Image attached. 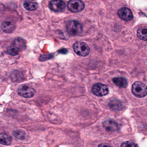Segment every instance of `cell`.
Here are the masks:
<instances>
[{
	"label": "cell",
	"instance_id": "obj_23",
	"mask_svg": "<svg viewBox=\"0 0 147 147\" xmlns=\"http://www.w3.org/2000/svg\"><path fill=\"white\" fill-rule=\"evenodd\" d=\"M67 49H61L60 50L58 51V52L60 53H61V54H66V53L67 52Z\"/></svg>",
	"mask_w": 147,
	"mask_h": 147
},
{
	"label": "cell",
	"instance_id": "obj_20",
	"mask_svg": "<svg viewBox=\"0 0 147 147\" xmlns=\"http://www.w3.org/2000/svg\"><path fill=\"white\" fill-rule=\"evenodd\" d=\"M54 57V55L52 54L48 55H41L39 57V60L40 61L44 62L52 59Z\"/></svg>",
	"mask_w": 147,
	"mask_h": 147
},
{
	"label": "cell",
	"instance_id": "obj_5",
	"mask_svg": "<svg viewBox=\"0 0 147 147\" xmlns=\"http://www.w3.org/2000/svg\"><path fill=\"white\" fill-rule=\"evenodd\" d=\"M18 93L20 96L25 98H31L35 95L36 91L34 88L27 85L20 86L18 90Z\"/></svg>",
	"mask_w": 147,
	"mask_h": 147
},
{
	"label": "cell",
	"instance_id": "obj_15",
	"mask_svg": "<svg viewBox=\"0 0 147 147\" xmlns=\"http://www.w3.org/2000/svg\"><path fill=\"white\" fill-rule=\"evenodd\" d=\"M23 5L26 9L30 11H35L38 7V5L36 2L31 1H24Z\"/></svg>",
	"mask_w": 147,
	"mask_h": 147
},
{
	"label": "cell",
	"instance_id": "obj_14",
	"mask_svg": "<svg viewBox=\"0 0 147 147\" xmlns=\"http://www.w3.org/2000/svg\"><path fill=\"white\" fill-rule=\"evenodd\" d=\"M12 142V138L8 134L5 133L0 134V144L5 146L10 145Z\"/></svg>",
	"mask_w": 147,
	"mask_h": 147
},
{
	"label": "cell",
	"instance_id": "obj_8",
	"mask_svg": "<svg viewBox=\"0 0 147 147\" xmlns=\"http://www.w3.org/2000/svg\"><path fill=\"white\" fill-rule=\"evenodd\" d=\"M102 124L105 129L108 132H114L119 128L117 123L112 119H106L103 122Z\"/></svg>",
	"mask_w": 147,
	"mask_h": 147
},
{
	"label": "cell",
	"instance_id": "obj_2",
	"mask_svg": "<svg viewBox=\"0 0 147 147\" xmlns=\"http://www.w3.org/2000/svg\"><path fill=\"white\" fill-rule=\"evenodd\" d=\"M147 86L141 82H136L132 85L131 92L138 98H143L147 94Z\"/></svg>",
	"mask_w": 147,
	"mask_h": 147
},
{
	"label": "cell",
	"instance_id": "obj_3",
	"mask_svg": "<svg viewBox=\"0 0 147 147\" xmlns=\"http://www.w3.org/2000/svg\"><path fill=\"white\" fill-rule=\"evenodd\" d=\"M73 49L77 55L82 57L88 55L90 51L89 47L83 42H77L75 43L73 45Z\"/></svg>",
	"mask_w": 147,
	"mask_h": 147
},
{
	"label": "cell",
	"instance_id": "obj_9",
	"mask_svg": "<svg viewBox=\"0 0 147 147\" xmlns=\"http://www.w3.org/2000/svg\"><path fill=\"white\" fill-rule=\"evenodd\" d=\"M118 14L120 18L125 21H130L133 19L132 12L127 7H123L118 12Z\"/></svg>",
	"mask_w": 147,
	"mask_h": 147
},
{
	"label": "cell",
	"instance_id": "obj_17",
	"mask_svg": "<svg viewBox=\"0 0 147 147\" xmlns=\"http://www.w3.org/2000/svg\"><path fill=\"white\" fill-rule=\"evenodd\" d=\"M24 75L21 72L18 71H14L11 76V78L13 82H21L24 80Z\"/></svg>",
	"mask_w": 147,
	"mask_h": 147
},
{
	"label": "cell",
	"instance_id": "obj_12",
	"mask_svg": "<svg viewBox=\"0 0 147 147\" xmlns=\"http://www.w3.org/2000/svg\"><path fill=\"white\" fill-rule=\"evenodd\" d=\"M110 108L113 111H119L123 108V104L119 100H112L108 104Z\"/></svg>",
	"mask_w": 147,
	"mask_h": 147
},
{
	"label": "cell",
	"instance_id": "obj_16",
	"mask_svg": "<svg viewBox=\"0 0 147 147\" xmlns=\"http://www.w3.org/2000/svg\"><path fill=\"white\" fill-rule=\"evenodd\" d=\"M137 36L139 39L144 41L147 40V27L140 28L137 31Z\"/></svg>",
	"mask_w": 147,
	"mask_h": 147
},
{
	"label": "cell",
	"instance_id": "obj_4",
	"mask_svg": "<svg viewBox=\"0 0 147 147\" xmlns=\"http://www.w3.org/2000/svg\"><path fill=\"white\" fill-rule=\"evenodd\" d=\"M92 92L98 97H103L107 95L109 93V88L106 85L101 83H97L93 86Z\"/></svg>",
	"mask_w": 147,
	"mask_h": 147
},
{
	"label": "cell",
	"instance_id": "obj_10",
	"mask_svg": "<svg viewBox=\"0 0 147 147\" xmlns=\"http://www.w3.org/2000/svg\"><path fill=\"white\" fill-rule=\"evenodd\" d=\"M15 24L13 21L6 20L1 24V28L3 31L6 33L10 34L12 33L15 30Z\"/></svg>",
	"mask_w": 147,
	"mask_h": 147
},
{
	"label": "cell",
	"instance_id": "obj_19",
	"mask_svg": "<svg viewBox=\"0 0 147 147\" xmlns=\"http://www.w3.org/2000/svg\"><path fill=\"white\" fill-rule=\"evenodd\" d=\"M19 51L14 47L11 45L7 49V53L12 56H16L19 54Z\"/></svg>",
	"mask_w": 147,
	"mask_h": 147
},
{
	"label": "cell",
	"instance_id": "obj_1",
	"mask_svg": "<svg viewBox=\"0 0 147 147\" xmlns=\"http://www.w3.org/2000/svg\"><path fill=\"white\" fill-rule=\"evenodd\" d=\"M66 29L68 33L73 36L80 35L83 31L82 26L76 20H70L68 22Z\"/></svg>",
	"mask_w": 147,
	"mask_h": 147
},
{
	"label": "cell",
	"instance_id": "obj_22",
	"mask_svg": "<svg viewBox=\"0 0 147 147\" xmlns=\"http://www.w3.org/2000/svg\"><path fill=\"white\" fill-rule=\"evenodd\" d=\"M98 147H112L110 144L106 143H102L99 144Z\"/></svg>",
	"mask_w": 147,
	"mask_h": 147
},
{
	"label": "cell",
	"instance_id": "obj_13",
	"mask_svg": "<svg viewBox=\"0 0 147 147\" xmlns=\"http://www.w3.org/2000/svg\"><path fill=\"white\" fill-rule=\"evenodd\" d=\"M112 80L116 86L120 88H125L128 84L127 80L124 77H115Z\"/></svg>",
	"mask_w": 147,
	"mask_h": 147
},
{
	"label": "cell",
	"instance_id": "obj_18",
	"mask_svg": "<svg viewBox=\"0 0 147 147\" xmlns=\"http://www.w3.org/2000/svg\"><path fill=\"white\" fill-rule=\"evenodd\" d=\"M13 135L16 138L19 140H24L26 138V137L25 132H24L23 131L20 130L14 131Z\"/></svg>",
	"mask_w": 147,
	"mask_h": 147
},
{
	"label": "cell",
	"instance_id": "obj_11",
	"mask_svg": "<svg viewBox=\"0 0 147 147\" xmlns=\"http://www.w3.org/2000/svg\"><path fill=\"white\" fill-rule=\"evenodd\" d=\"M11 45L18 50L19 52L23 51L26 48V42L20 38H18L14 39Z\"/></svg>",
	"mask_w": 147,
	"mask_h": 147
},
{
	"label": "cell",
	"instance_id": "obj_6",
	"mask_svg": "<svg viewBox=\"0 0 147 147\" xmlns=\"http://www.w3.org/2000/svg\"><path fill=\"white\" fill-rule=\"evenodd\" d=\"M69 10L73 13L79 12L84 10L85 4L83 1L80 0H71L69 1L67 5Z\"/></svg>",
	"mask_w": 147,
	"mask_h": 147
},
{
	"label": "cell",
	"instance_id": "obj_7",
	"mask_svg": "<svg viewBox=\"0 0 147 147\" xmlns=\"http://www.w3.org/2000/svg\"><path fill=\"white\" fill-rule=\"evenodd\" d=\"M49 7L51 10L55 12H61L65 10L66 4L62 1H52L50 2Z\"/></svg>",
	"mask_w": 147,
	"mask_h": 147
},
{
	"label": "cell",
	"instance_id": "obj_21",
	"mask_svg": "<svg viewBox=\"0 0 147 147\" xmlns=\"http://www.w3.org/2000/svg\"><path fill=\"white\" fill-rule=\"evenodd\" d=\"M121 147H138V144L131 141H125L121 144Z\"/></svg>",
	"mask_w": 147,
	"mask_h": 147
}]
</instances>
